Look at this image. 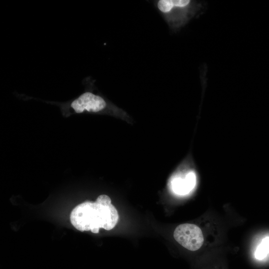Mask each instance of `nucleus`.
<instances>
[{
	"label": "nucleus",
	"mask_w": 269,
	"mask_h": 269,
	"mask_svg": "<svg viewBox=\"0 0 269 269\" xmlns=\"http://www.w3.org/2000/svg\"><path fill=\"white\" fill-rule=\"evenodd\" d=\"M72 225L81 232L98 233L100 228L113 229L119 220V214L107 195H100L96 201H85L75 207L70 214Z\"/></svg>",
	"instance_id": "nucleus-1"
},
{
	"label": "nucleus",
	"mask_w": 269,
	"mask_h": 269,
	"mask_svg": "<svg viewBox=\"0 0 269 269\" xmlns=\"http://www.w3.org/2000/svg\"><path fill=\"white\" fill-rule=\"evenodd\" d=\"M157 6L174 31L185 25L203 7L202 2L190 0H160Z\"/></svg>",
	"instance_id": "nucleus-2"
},
{
	"label": "nucleus",
	"mask_w": 269,
	"mask_h": 269,
	"mask_svg": "<svg viewBox=\"0 0 269 269\" xmlns=\"http://www.w3.org/2000/svg\"><path fill=\"white\" fill-rule=\"evenodd\" d=\"M173 237L180 245L191 251L200 249L204 242L201 229L193 224L184 223L179 225L175 228Z\"/></svg>",
	"instance_id": "nucleus-3"
},
{
	"label": "nucleus",
	"mask_w": 269,
	"mask_h": 269,
	"mask_svg": "<svg viewBox=\"0 0 269 269\" xmlns=\"http://www.w3.org/2000/svg\"><path fill=\"white\" fill-rule=\"evenodd\" d=\"M196 175L191 169H181L172 174L168 185L175 194L185 195L191 192L196 184Z\"/></svg>",
	"instance_id": "nucleus-4"
},
{
	"label": "nucleus",
	"mask_w": 269,
	"mask_h": 269,
	"mask_svg": "<svg viewBox=\"0 0 269 269\" xmlns=\"http://www.w3.org/2000/svg\"><path fill=\"white\" fill-rule=\"evenodd\" d=\"M107 103L101 96L86 91L72 101L69 106L76 113L85 111L96 113L105 109Z\"/></svg>",
	"instance_id": "nucleus-5"
},
{
	"label": "nucleus",
	"mask_w": 269,
	"mask_h": 269,
	"mask_svg": "<svg viewBox=\"0 0 269 269\" xmlns=\"http://www.w3.org/2000/svg\"><path fill=\"white\" fill-rule=\"evenodd\" d=\"M269 255V236L263 238L256 248L255 257L257 260H263Z\"/></svg>",
	"instance_id": "nucleus-6"
}]
</instances>
